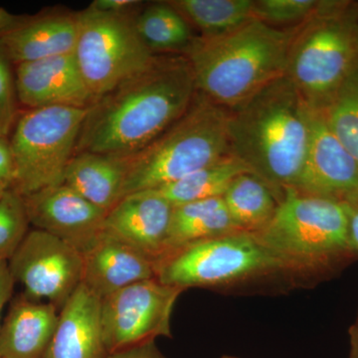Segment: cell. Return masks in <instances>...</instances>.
I'll list each match as a JSON object with an SVG mask.
<instances>
[{"label": "cell", "mask_w": 358, "mask_h": 358, "mask_svg": "<svg viewBox=\"0 0 358 358\" xmlns=\"http://www.w3.org/2000/svg\"><path fill=\"white\" fill-rule=\"evenodd\" d=\"M197 92L183 54L157 55L145 70L91 103L75 154H136L185 114Z\"/></svg>", "instance_id": "obj_1"}, {"label": "cell", "mask_w": 358, "mask_h": 358, "mask_svg": "<svg viewBox=\"0 0 358 358\" xmlns=\"http://www.w3.org/2000/svg\"><path fill=\"white\" fill-rule=\"evenodd\" d=\"M227 110L229 155L282 197L300 178L313 110L286 76Z\"/></svg>", "instance_id": "obj_2"}, {"label": "cell", "mask_w": 358, "mask_h": 358, "mask_svg": "<svg viewBox=\"0 0 358 358\" xmlns=\"http://www.w3.org/2000/svg\"><path fill=\"white\" fill-rule=\"evenodd\" d=\"M253 18L233 31L195 37L183 55L189 61L199 93L226 110L285 76L296 31Z\"/></svg>", "instance_id": "obj_3"}, {"label": "cell", "mask_w": 358, "mask_h": 358, "mask_svg": "<svg viewBox=\"0 0 358 358\" xmlns=\"http://www.w3.org/2000/svg\"><path fill=\"white\" fill-rule=\"evenodd\" d=\"M294 282L333 274L357 256L348 237V205L285 190L271 222L255 234Z\"/></svg>", "instance_id": "obj_4"}, {"label": "cell", "mask_w": 358, "mask_h": 358, "mask_svg": "<svg viewBox=\"0 0 358 358\" xmlns=\"http://www.w3.org/2000/svg\"><path fill=\"white\" fill-rule=\"evenodd\" d=\"M227 114L197 92L182 117L147 147L124 157L122 199L171 185L229 155Z\"/></svg>", "instance_id": "obj_5"}, {"label": "cell", "mask_w": 358, "mask_h": 358, "mask_svg": "<svg viewBox=\"0 0 358 358\" xmlns=\"http://www.w3.org/2000/svg\"><path fill=\"white\" fill-rule=\"evenodd\" d=\"M358 64V2L324 0L296 26L285 76L313 110L322 112Z\"/></svg>", "instance_id": "obj_6"}, {"label": "cell", "mask_w": 358, "mask_h": 358, "mask_svg": "<svg viewBox=\"0 0 358 358\" xmlns=\"http://www.w3.org/2000/svg\"><path fill=\"white\" fill-rule=\"evenodd\" d=\"M155 272L159 281L182 291L233 288L274 277L292 279L259 238L243 231L171 250L155 262Z\"/></svg>", "instance_id": "obj_7"}, {"label": "cell", "mask_w": 358, "mask_h": 358, "mask_svg": "<svg viewBox=\"0 0 358 358\" xmlns=\"http://www.w3.org/2000/svg\"><path fill=\"white\" fill-rule=\"evenodd\" d=\"M89 108V107H88ZM88 108H38L20 112L9 136L20 196L63 183Z\"/></svg>", "instance_id": "obj_8"}, {"label": "cell", "mask_w": 358, "mask_h": 358, "mask_svg": "<svg viewBox=\"0 0 358 358\" xmlns=\"http://www.w3.org/2000/svg\"><path fill=\"white\" fill-rule=\"evenodd\" d=\"M74 57L94 101L145 70L157 54L136 31L133 13H112L92 6L78 13Z\"/></svg>", "instance_id": "obj_9"}, {"label": "cell", "mask_w": 358, "mask_h": 358, "mask_svg": "<svg viewBox=\"0 0 358 358\" xmlns=\"http://www.w3.org/2000/svg\"><path fill=\"white\" fill-rule=\"evenodd\" d=\"M182 292L152 279L102 299L101 331L108 355L171 336V313Z\"/></svg>", "instance_id": "obj_10"}, {"label": "cell", "mask_w": 358, "mask_h": 358, "mask_svg": "<svg viewBox=\"0 0 358 358\" xmlns=\"http://www.w3.org/2000/svg\"><path fill=\"white\" fill-rule=\"evenodd\" d=\"M7 264L26 296L59 310L82 285L83 255L42 230H29Z\"/></svg>", "instance_id": "obj_11"}, {"label": "cell", "mask_w": 358, "mask_h": 358, "mask_svg": "<svg viewBox=\"0 0 358 358\" xmlns=\"http://www.w3.org/2000/svg\"><path fill=\"white\" fill-rule=\"evenodd\" d=\"M23 200L34 229L53 235L82 255L105 232L108 211L63 183L23 196Z\"/></svg>", "instance_id": "obj_12"}, {"label": "cell", "mask_w": 358, "mask_h": 358, "mask_svg": "<svg viewBox=\"0 0 358 358\" xmlns=\"http://www.w3.org/2000/svg\"><path fill=\"white\" fill-rule=\"evenodd\" d=\"M294 189L345 204L358 199L357 162L317 110H313L307 154Z\"/></svg>", "instance_id": "obj_13"}, {"label": "cell", "mask_w": 358, "mask_h": 358, "mask_svg": "<svg viewBox=\"0 0 358 358\" xmlns=\"http://www.w3.org/2000/svg\"><path fill=\"white\" fill-rule=\"evenodd\" d=\"M78 15L14 14L0 7V51L13 66L74 53Z\"/></svg>", "instance_id": "obj_14"}, {"label": "cell", "mask_w": 358, "mask_h": 358, "mask_svg": "<svg viewBox=\"0 0 358 358\" xmlns=\"http://www.w3.org/2000/svg\"><path fill=\"white\" fill-rule=\"evenodd\" d=\"M16 96L25 110L64 106L88 108L94 102L74 54L14 66Z\"/></svg>", "instance_id": "obj_15"}, {"label": "cell", "mask_w": 358, "mask_h": 358, "mask_svg": "<svg viewBox=\"0 0 358 358\" xmlns=\"http://www.w3.org/2000/svg\"><path fill=\"white\" fill-rule=\"evenodd\" d=\"M173 208L154 192L134 193L108 212L105 231L155 264L166 253Z\"/></svg>", "instance_id": "obj_16"}, {"label": "cell", "mask_w": 358, "mask_h": 358, "mask_svg": "<svg viewBox=\"0 0 358 358\" xmlns=\"http://www.w3.org/2000/svg\"><path fill=\"white\" fill-rule=\"evenodd\" d=\"M152 279H157L155 262L106 231L83 254L82 285L101 300Z\"/></svg>", "instance_id": "obj_17"}, {"label": "cell", "mask_w": 358, "mask_h": 358, "mask_svg": "<svg viewBox=\"0 0 358 358\" xmlns=\"http://www.w3.org/2000/svg\"><path fill=\"white\" fill-rule=\"evenodd\" d=\"M101 299L81 285L59 313L44 358H106L100 322Z\"/></svg>", "instance_id": "obj_18"}, {"label": "cell", "mask_w": 358, "mask_h": 358, "mask_svg": "<svg viewBox=\"0 0 358 358\" xmlns=\"http://www.w3.org/2000/svg\"><path fill=\"white\" fill-rule=\"evenodd\" d=\"M50 303L14 298L0 329V358H44L59 320Z\"/></svg>", "instance_id": "obj_19"}, {"label": "cell", "mask_w": 358, "mask_h": 358, "mask_svg": "<svg viewBox=\"0 0 358 358\" xmlns=\"http://www.w3.org/2000/svg\"><path fill=\"white\" fill-rule=\"evenodd\" d=\"M124 178V157L79 152L68 164L63 185L109 212L122 199Z\"/></svg>", "instance_id": "obj_20"}, {"label": "cell", "mask_w": 358, "mask_h": 358, "mask_svg": "<svg viewBox=\"0 0 358 358\" xmlns=\"http://www.w3.org/2000/svg\"><path fill=\"white\" fill-rule=\"evenodd\" d=\"M238 229L257 234L274 217L281 195L252 173L239 174L222 196Z\"/></svg>", "instance_id": "obj_21"}, {"label": "cell", "mask_w": 358, "mask_h": 358, "mask_svg": "<svg viewBox=\"0 0 358 358\" xmlns=\"http://www.w3.org/2000/svg\"><path fill=\"white\" fill-rule=\"evenodd\" d=\"M238 231L241 230L231 218L222 197L178 205L173 208L166 253L182 245Z\"/></svg>", "instance_id": "obj_22"}, {"label": "cell", "mask_w": 358, "mask_h": 358, "mask_svg": "<svg viewBox=\"0 0 358 358\" xmlns=\"http://www.w3.org/2000/svg\"><path fill=\"white\" fill-rule=\"evenodd\" d=\"M249 169L232 155H226L214 164L202 167L176 182L150 190L164 197L173 206L199 200L222 197L233 179Z\"/></svg>", "instance_id": "obj_23"}, {"label": "cell", "mask_w": 358, "mask_h": 358, "mask_svg": "<svg viewBox=\"0 0 358 358\" xmlns=\"http://www.w3.org/2000/svg\"><path fill=\"white\" fill-rule=\"evenodd\" d=\"M202 37L237 29L254 17V0H171L167 1Z\"/></svg>", "instance_id": "obj_24"}, {"label": "cell", "mask_w": 358, "mask_h": 358, "mask_svg": "<svg viewBox=\"0 0 358 358\" xmlns=\"http://www.w3.org/2000/svg\"><path fill=\"white\" fill-rule=\"evenodd\" d=\"M136 28L150 51L182 52L189 48L195 36L183 16L169 2H157L136 16Z\"/></svg>", "instance_id": "obj_25"}, {"label": "cell", "mask_w": 358, "mask_h": 358, "mask_svg": "<svg viewBox=\"0 0 358 358\" xmlns=\"http://www.w3.org/2000/svg\"><path fill=\"white\" fill-rule=\"evenodd\" d=\"M322 113L329 129L358 164V64Z\"/></svg>", "instance_id": "obj_26"}, {"label": "cell", "mask_w": 358, "mask_h": 358, "mask_svg": "<svg viewBox=\"0 0 358 358\" xmlns=\"http://www.w3.org/2000/svg\"><path fill=\"white\" fill-rule=\"evenodd\" d=\"M24 200L13 190L0 199V260L8 261L29 232Z\"/></svg>", "instance_id": "obj_27"}, {"label": "cell", "mask_w": 358, "mask_h": 358, "mask_svg": "<svg viewBox=\"0 0 358 358\" xmlns=\"http://www.w3.org/2000/svg\"><path fill=\"white\" fill-rule=\"evenodd\" d=\"M324 0H254V17L274 27H294L320 10Z\"/></svg>", "instance_id": "obj_28"}, {"label": "cell", "mask_w": 358, "mask_h": 358, "mask_svg": "<svg viewBox=\"0 0 358 358\" xmlns=\"http://www.w3.org/2000/svg\"><path fill=\"white\" fill-rule=\"evenodd\" d=\"M10 65L13 64L0 51V134L6 136H10L20 114L17 108L15 79Z\"/></svg>", "instance_id": "obj_29"}, {"label": "cell", "mask_w": 358, "mask_h": 358, "mask_svg": "<svg viewBox=\"0 0 358 358\" xmlns=\"http://www.w3.org/2000/svg\"><path fill=\"white\" fill-rule=\"evenodd\" d=\"M15 166L9 136L0 134V182L13 187Z\"/></svg>", "instance_id": "obj_30"}, {"label": "cell", "mask_w": 358, "mask_h": 358, "mask_svg": "<svg viewBox=\"0 0 358 358\" xmlns=\"http://www.w3.org/2000/svg\"><path fill=\"white\" fill-rule=\"evenodd\" d=\"M106 358H166L157 350L155 341L110 353Z\"/></svg>", "instance_id": "obj_31"}, {"label": "cell", "mask_w": 358, "mask_h": 358, "mask_svg": "<svg viewBox=\"0 0 358 358\" xmlns=\"http://www.w3.org/2000/svg\"><path fill=\"white\" fill-rule=\"evenodd\" d=\"M15 280L11 275L8 264L3 261L0 264V329H1V315L7 301L13 296Z\"/></svg>", "instance_id": "obj_32"}, {"label": "cell", "mask_w": 358, "mask_h": 358, "mask_svg": "<svg viewBox=\"0 0 358 358\" xmlns=\"http://www.w3.org/2000/svg\"><path fill=\"white\" fill-rule=\"evenodd\" d=\"M141 3V1L136 0H96L90 6L103 13H131L134 6Z\"/></svg>", "instance_id": "obj_33"}, {"label": "cell", "mask_w": 358, "mask_h": 358, "mask_svg": "<svg viewBox=\"0 0 358 358\" xmlns=\"http://www.w3.org/2000/svg\"><path fill=\"white\" fill-rule=\"evenodd\" d=\"M348 205V237L352 249L358 256V199Z\"/></svg>", "instance_id": "obj_34"}, {"label": "cell", "mask_w": 358, "mask_h": 358, "mask_svg": "<svg viewBox=\"0 0 358 358\" xmlns=\"http://www.w3.org/2000/svg\"><path fill=\"white\" fill-rule=\"evenodd\" d=\"M350 358H358V315L350 329Z\"/></svg>", "instance_id": "obj_35"}, {"label": "cell", "mask_w": 358, "mask_h": 358, "mask_svg": "<svg viewBox=\"0 0 358 358\" xmlns=\"http://www.w3.org/2000/svg\"><path fill=\"white\" fill-rule=\"evenodd\" d=\"M8 189H10L8 185H6V183L0 182V199L6 194Z\"/></svg>", "instance_id": "obj_36"}, {"label": "cell", "mask_w": 358, "mask_h": 358, "mask_svg": "<svg viewBox=\"0 0 358 358\" xmlns=\"http://www.w3.org/2000/svg\"><path fill=\"white\" fill-rule=\"evenodd\" d=\"M221 358H237V357H221Z\"/></svg>", "instance_id": "obj_37"}, {"label": "cell", "mask_w": 358, "mask_h": 358, "mask_svg": "<svg viewBox=\"0 0 358 358\" xmlns=\"http://www.w3.org/2000/svg\"><path fill=\"white\" fill-rule=\"evenodd\" d=\"M2 262H3V261L0 260V264H1Z\"/></svg>", "instance_id": "obj_38"}]
</instances>
